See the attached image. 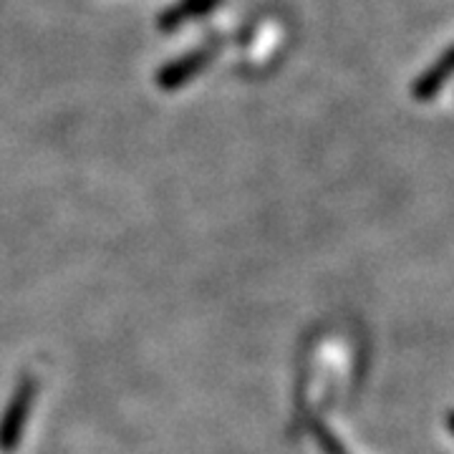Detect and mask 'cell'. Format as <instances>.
<instances>
[{"label":"cell","mask_w":454,"mask_h":454,"mask_svg":"<svg viewBox=\"0 0 454 454\" xmlns=\"http://www.w3.org/2000/svg\"><path fill=\"white\" fill-rule=\"evenodd\" d=\"M215 56H217V43L192 51V53L177 59V61H172L169 66H164L162 71H160V76H157V83H160L162 89H167V91H172V89L187 83L190 79H195L197 74L210 64Z\"/></svg>","instance_id":"1"},{"label":"cell","mask_w":454,"mask_h":454,"mask_svg":"<svg viewBox=\"0 0 454 454\" xmlns=\"http://www.w3.org/2000/svg\"><path fill=\"white\" fill-rule=\"evenodd\" d=\"M454 76V46L444 51L434 64L429 66V71H424L422 76L414 82V98L417 101H429L442 91V86Z\"/></svg>","instance_id":"2"},{"label":"cell","mask_w":454,"mask_h":454,"mask_svg":"<svg viewBox=\"0 0 454 454\" xmlns=\"http://www.w3.org/2000/svg\"><path fill=\"white\" fill-rule=\"evenodd\" d=\"M217 3H220V0H182L179 5L169 8V11L160 18V28H164V31H175L182 23H187V20H192V18H200L205 16V13H210V11H215Z\"/></svg>","instance_id":"3"},{"label":"cell","mask_w":454,"mask_h":454,"mask_svg":"<svg viewBox=\"0 0 454 454\" xmlns=\"http://www.w3.org/2000/svg\"><path fill=\"white\" fill-rule=\"evenodd\" d=\"M450 422H452V427H454V414H452V419H450Z\"/></svg>","instance_id":"4"}]
</instances>
